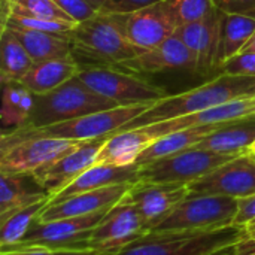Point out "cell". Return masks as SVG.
<instances>
[{"mask_svg":"<svg viewBox=\"0 0 255 255\" xmlns=\"http://www.w3.org/2000/svg\"><path fill=\"white\" fill-rule=\"evenodd\" d=\"M236 157L239 155L190 148L182 152L139 166V179L157 184L188 185L190 182L202 178L203 175Z\"/></svg>","mask_w":255,"mask_h":255,"instance_id":"obj_9","label":"cell"},{"mask_svg":"<svg viewBox=\"0 0 255 255\" xmlns=\"http://www.w3.org/2000/svg\"><path fill=\"white\" fill-rule=\"evenodd\" d=\"M226 13H239L255 18V0H212Z\"/></svg>","mask_w":255,"mask_h":255,"instance_id":"obj_37","label":"cell"},{"mask_svg":"<svg viewBox=\"0 0 255 255\" xmlns=\"http://www.w3.org/2000/svg\"><path fill=\"white\" fill-rule=\"evenodd\" d=\"M131 185L133 184H123V185H114V187L73 194L54 205H48L43 209V212L37 217V220L54 221V220L76 218V217L97 214L102 211H109L112 206H115L118 202L123 200V197L127 194Z\"/></svg>","mask_w":255,"mask_h":255,"instance_id":"obj_17","label":"cell"},{"mask_svg":"<svg viewBox=\"0 0 255 255\" xmlns=\"http://www.w3.org/2000/svg\"><path fill=\"white\" fill-rule=\"evenodd\" d=\"M255 31V18L239 15V13H226L223 12L218 30V43L215 54V69L220 67L241 54L247 42L251 39Z\"/></svg>","mask_w":255,"mask_h":255,"instance_id":"obj_26","label":"cell"},{"mask_svg":"<svg viewBox=\"0 0 255 255\" xmlns=\"http://www.w3.org/2000/svg\"><path fill=\"white\" fill-rule=\"evenodd\" d=\"M155 140L145 128L123 130L111 134L103 143L96 164L131 166L136 164L140 154Z\"/></svg>","mask_w":255,"mask_h":255,"instance_id":"obj_21","label":"cell"},{"mask_svg":"<svg viewBox=\"0 0 255 255\" xmlns=\"http://www.w3.org/2000/svg\"><path fill=\"white\" fill-rule=\"evenodd\" d=\"M253 96H255V76H235L221 73L215 79L197 88L158 100L137 118L126 124L120 131L146 127Z\"/></svg>","mask_w":255,"mask_h":255,"instance_id":"obj_1","label":"cell"},{"mask_svg":"<svg viewBox=\"0 0 255 255\" xmlns=\"http://www.w3.org/2000/svg\"><path fill=\"white\" fill-rule=\"evenodd\" d=\"M49 199H45L31 206L19 209L10 214L9 217H6L4 220H1L0 221V248L10 247L19 242L27 233V230L30 229V226L33 224V221L37 220V217L48 206Z\"/></svg>","mask_w":255,"mask_h":255,"instance_id":"obj_30","label":"cell"},{"mask_svg":"<svg viewBox=\"0 0 255 255\" xmlns=\"http://www.w3.org/2000/svg\"><path fill=\"white\" fill-rule=\"evenodd\" d=\"M117 106V102L100 96L75 76L57 90L36 96L33 111L21 128H42Z\"/></svg>","mask_w":255,"mask_h":255,"instance_id":"obj_5","label":"cell"},{"mask_svg":"<svg viewBox=\"0 0 255 255\" xmlns=\"http://www.w3.org/2000/svg\"><path fill=\"white\" fill-rule=\"evenodd\" d=\"M55 255H103L93 250H84V251H58Z\"/></svg>","mask_w":255,"mask_h":255,"instance_id":"obj_40","label":"cell"},{"mask_svg":"<svg viewBox=\"0 0 255 255\" xmlns=\"http://www.w3.org/2000/svg\"><path fill=\"white\" fill-rule=\"evenodd\" d=\"M188 194L190 191L187 185L139 181L130 187L123 200L134 206L149 232L157 223H160L166 215H169Z\"/></svg>","mask_w":255,"mask_h":255,"instance_id":"obj_14","label":"cell"},{"mask_svg":"<svg viewBox=\"0 0 255 255\" xmlns=\"http://www.w3.org/2000/svg\"><path fill=\"white\" fill-rule=\"evenodd\" d=\"M221 73L235 76H255V52H241L220 67Z\"/></svg>","mask_w":255,"mask_h":255,"instance_id":"obj_34","label":"cell"},{"mask_svg":"<svg viewBox=\"0 0 255 255\" xmlns=\"http://www.w3.org/2000/svg\"><path fill=\"white\" fill-rule=\"evenodd\" d=\"M253 157H254V160H255V155H253Z\"/></svg>","mask_w":255,"mask_h":255,"instance_id":"obj_44","label":"cell"},{"mask_svg":"<svg viewBox=\"0 0 255 255\" xmlns=\"http://www.w3.org/2000/svg\"><path fill=\"white\" fill-rule=\"evenodd\" d=\"M239 200L224 196L188 194L169 215L149 232L167 230H212L235 224Z\"/></svg>","mask_w":255,"mask_h":255,"instance_id":"obj_7","label":"cell"},{"mask_svg":"<svg viewBox=\"0 0 255 255\" xmlns=\"http://www.w3.org/2000/svg\"><path fill=\"white\" fill-rule=\"evenodd\" d=\"M190 194L245 199L255 194V160L251 154L239 155L202 178L190 182Z\"/></svg>","mask_w":255,"mask_h":255,"instance_id":"obj_12","label":"cell"},{"mask_svg":"<svg viewBox=\"0 0 255 255\" xmlns=\"http://www.w3.org/2000/svg\"><path fill=\"white\" fill-rule=\"evenodd\" d=\"M7 15H22L46 19L73 21L54 0H1V18Z\"/></svg>","mask_w":255,"mask_h":255,"instance_id":"obj_31","label":"cell"},{"mask_svg":"<svg viewBox=\"0 0 255 255\" xmlns=\"http://www.w3.org/2000/svg\"><path fill=\"white\" fill-rule=\"evenodd\" d=\"M108 211L97 214L63 218L54 221L34 220L24 238L15 245L0 248L1 253L22 251V250H43V251H84L90 250V238L94 227L103 220Z\"/></svg>","mask_w":255,"mask_h":255,"instance_id":"obj_6","label":"cell"},{"mask_svg":"<svg viewBox=\"0 0 255 255\" xmlns=\"http://www.w3.org/2000/svg\"><path fill=\"white\" fill-rule=\"evenodd\" d=\"M127 13L99 10L94 16L78 22L72 30V57L85 67H117L133 60L140 51L131 43L126 28Z\"/></svg>","mask_w":255,"mask_h":255,"instance_id":"obj_2","label":"cell"},{"mask_svg":"<svg viewBox=\"0 0 255 255\" xmlns=\"http://www.w3.org/2000/svg\"><path fill=\"white\" fill-rule=\"evenodd\" d=\"M9 27L21 40L27 52L30 54L34 63L46 61V60H58L72 57L73 43H72V31L70 33H51L40 30H30L16 25H4Z\"/></svg>","mask_w":255,"mask_h":255,"instance_id":"obj_25","label":"cell"},{"mask_svg":"<svg viewBox=\"0 0 255 255\" xmlns=\"http://www.w3.org/2000/svg\"><path fill=\"white\" fill-rule=\"evenodd\" d=\"M3 85V97H1V123L4 130L10 127V130H16L24 127L27 123L33 106L36 94H33L28 88H25L19 81H6ZM9 130V131H10Z\"/></svg>","mask_w":255,"mask_h":255,"instance_id":"obj_28","label":"cell"},{"mask_svg":"<svg viewBox=\"0 0 255 255\" xmlns=\"http://www.w3.org/2000/svg\"><path fill=\"white\" fill-rule=\"evenodd\" d=\"M221 126H224V124L191 127V128H185V130H179V131H173V133L164 134V136L155 139L140 154V157L137 158L136 164L137 166H143V164H148L151 161H155V160H160V158H164V157L182 152L185 149L194 148L199 142H202L206 136H209L211 133L218 130Z\"/></svg>","mask_w":255,"mask_h":255,"instance_id":"obj_27","label":"cell"},{"mask_svg":"<svg viewBox=\"0 0 255 255\" xmlns=\"http://www.w3.org/2000/svg\"><path fill=\"white\" fill-rule=\"evenodd\" d=\"M90 1H91L94 6H97V7H99V10H100V9L103 7V4L106 3V0H90Z\"/></svg>","mask_w":255,"mask_h":255,"instance_id":"obj_42","label":"cell"},{"mask_svg":"<svg viewBox=\"0 0 255 255\" xmlns=\"http://www.w3.org/2000/svg\"><path fill=\"white\" fill-rule=\"evenodd\" d=\"M178 25H185L208 16L215 4L212 0H166Z\"/></svg>","mask_w":255,"mask_h":255,"instance_id":"obj_32","label":"cell"},{"mask_svg":"<svg viewBox=\"0 0 255 255\" xmlns=\"http://www.w3.org/2000/svg\"><path fill=\"white\" fill-rule=\"evenodd\" d=\"M78 78L103 97L117 102L120 106L154 105L167 97V91L133 73L115 67H85Z\"/></svg>","mask_w":255,"mask_h":255,"instance_id":"obj_8","label":"cell"},{"mask_svg":"<svg viewBox=\"0 0 255 255\" xmlns=\"http://www.w3.org/2000/svg\"><path fill=\"white\" fill-rule=\"evenodd\" d=\"M78 22L63 21V19H46V18H33L22 15H7L1 18V27L4 25H16L30 30L51 31V33H70Z\"/></svg>","mask_w":255,"mask_h":255,"instance_id":"obj_33","label":"cell"},{"mask_svg":"<svg viewBox=\"0 0 255 255\" xmlns=\"http://www.w3.org/2000/svg\"><path fill=\"white\" fill-rule=\"evenodd\" d=\"M255 221V194L239 199V211L235 220L236 226H247Z\"/></svg>","mask_w":255,"mask_h":255,"instance_id":"obj_38","label":"cell"},{"mask_svg":"<svg viewBox=\"0 0 255 255\" xmlns=\"http://www.w3.org/2000/svg\"><path fill=\"white\" fill-rule=\"evenodd\" d=\"M84 140L33 137L0 148L1 175H27L58 160Z\"/></svg>","mask_w":255,"mask_h":255,"instance_id":"obj_10","label":"cell"},{"mask_svg":"<svg viewBox=\"0 0 255 255\" xmlns=\"http://www.w3.org/2000/svg\"><path fill=\"white\" fill-rule=\"evenodd\" d=\"M79 72L81 66L76 63L73 57L46 60L33 63L30 70L22 76L19 82L33 94L42 96L57 90L67 81L73 79L75 76L79 75Z\"/></svg>","mask_w":255,"mask_h":255,"instance_id":"obj_24","label":"cell"},{"mask_svg":"<svg viewBox=\"0 0 255 255\" xmlns=\"http://www.w3.org/2000/svg\"><path fill=\"white\" fill-rule=\"evenodd\" d=\"M115 69L128 73H158L167 69H190L194 72V58L181 37L175 33L158 46L143 51L133 60L118 64Z\"/></svg>","mask_w":255,"mask_h":255,"instance_id":"obj_19","label":"cell"},{"mask_svg":"<svg viewBox=\"0 0 255 255\" xmlns=\"http://www.w3.org/2000/svg\"><path fill=\"white\" fill-rule=\"evenodd\" d=\"M255 142V115L230 121L218 130L206 136L194 148L208 149L220 154L244 155L250 154V148Z\"/></svg>","mask_w":255,"mask_h":255,"instance_id":"obj_22","label":"cell"},{"mask_svg":"<svg viewBox=\"0 0 255 255\" xmlns=\"http://www.w3.org/2000/svg\"><path fill=\"white\" fill-rule=\"evenodd\" d=\"M139 166H108V164H94L88 170H85L78 179H75L67 188L61 193L52 196L48 205H54L63 199H67L73 194L100 190L114 185L123 184H136L139 182Z\"/></svg>","mask_w":255,"mask_h":255,"instance_id":"obj_20","label":"cell"},{"mask_svg":"<svg viewBox=\"0 0 255 255\" xmlns=\"http://www.w3.org/2000/svg\"><path fill=\"white\" fill-rule=\"evenodd\" d=\"M178 27L179 25L166 0L127 13L126 16L128 39L140 54L167 40L176 33Z\"/></svg>","mask_w":255,"mask_h":255,"instance_id":"obj_15","label":"cell"},{"mask_svg":"<svg viewBox=\"0 0 255 255\" xmlns=\"http://www.w3.org/2000/svg\"><path fill=\"white\" fill-rule=\"evenodd\" d=\"M241 52H255V31L254 34L251 36V39L247 42V45L244 46V49Z\"/></svg>","mask_w":255,"mask_h":255,"instance_id":"obj_41","label":"cell"},{"mask_svg":"<svg viewBox=\"0 0 255 255\" xmlns=\"http://www.w3.org/2000/svg\"><path fill=\"white\" fill-rule=\"evenodd\" d=\"M51 196L31 173L1 175L0 178V221L10 214L31 206Z\"/></svg>","mask_w":255,"mask_h":255,"instance_id":"obj_23","label":"cell"},{"mask_svg":"<svg viewBox=\"0 0 255 255\" xmlns=\"http://www.w3.org/2000/svg\"><path fill=\"white\" fill-rule=\"evenodd\" d=\"M54 1L76 22H82L99 12V7L94 6L90 0H54Z\"/></svg>","mask_w":255,"mask_h":255,"instance_id":"obj_35","label":"cell"},{"mask_svg":"<svg viewBox=\"0 0 255 255\" xmlns=\"http://www.w3.org/2000/svg\"><path fill=\"white\" fill-rule=\"evenodd\" d=\"M146 233V224L134 206L121 200L94 227L90 238V250L103 255H115Z\"/></svg>","mask_w":255,"mask_h":255,"instance_id":"obj_11","label":"cell"},{"mask_svg":"<svg viewBox=\"0 0 255 255\" xmlns=\"http://www.w3.org/2000/svg\"><path fill=\"white\" fill-rule=\"evenodd\" d=\"M33 60L18 36L9 28L0 31V76L1 82L21 81L33 66Z\"/></svg>","mask_w":255,"mask_h":255,"instance_id":"obj_29","label":"cell"},{"mask_svg":"<svg viewBox=\"0 0 255 255\" xmlns=\"http://www.w3.org/2000/svg\"><path fill=\"white\" fill-rule=\"evenodd\" d=\"M223 10L217 6L214 10L194 22L178 27L176 34L185 43L188 51L194 58V72L196 73H208L215 69V54L218 43V30L221 21Z\"/></svg>","mask_w":255,"mask_h":255,"instance_id":"obj_18","label":"cell"},{"mask_svg":"<svg viewBox=\"0 0 255 255\" xmlns=\"http://www.w3.org/2000/svg\"><path fill=\"white\" fill-rule=\"evenodd\" d=\"M108 137L84 140L66 155L34 170L31 175L40 184V187L52 197L67 188L85 170L96 164L97 155Z\"/></svg>","mask_w":255,"mask_h":255,"instance_id":"obj_13","label":"cell"},{"mask_svg":"<svg viewBox=\"0 0 255 255\" xmlns=\"http://www.w3.org/2000/svg\"><path fill=\"white\" fill-rule=\"evenodd\" d=\"M151 106L152 105L117 106L112 109L94 112L90 115H84L66 123H60L42 128H16L10 131H3L0 148L33 137H57V139H70V140H93V139L108 137L120 131L126 124L137 118Z\"/></svg>","mask_w":255,"mask_h":255,"instance_id":"obj_4","label":"cell"},{"mask_svg":"<svg viewBox=\"0 0 255 255\" xmlns=\"http://www.w3.org/2000/svg\"><path fill=\"white\" fill-rule=\"evenodd\" d=\"M160 1L163 0H106V3L100 10L112 12V13H131Z\"/></svg>","mask_w":255,"mask_h":255,"instance_id":"obj_36","label":"cell"},{"mask_svg":"<svg viewBox=\"0 0 255 255\" xmlns=\"http://www.w3.org/2000/svg\"><path fill=\"white\" fill-rule=\"evenodd\" d=\"M247 238L244 226L212 230L148 232L115 255H236V245Z\"/></svg>","mask_w":255,"mask_h":255,"instance_id":"obj_3","label":"cell"},{"mask_svg":"<svg viewBox=\"0 0 255 255\" xmlns=\"http://www.w3.org/2000/svg\"><path fill=\"white\" fill-rule=\"evenodd\" d=\"M250 115H255V96L238 99V100H233V102H229V103H224V105H220L215 108H209L206 111H200V112L184 115L179 118L161 121V123L151 124V126L140 127V128H145L155 139H158V137L173 133V131H179V130L191 128V127H202V126L226 124V123L241 120V118H245Z\"/></svg>","mask_w":255,"mask_h":255,"instance_id":"obj_16","label":"cell"},{"mask_svg":"<svg viewBox=\"0 0 255 255\" xmlns=\"http://www.w3.org/2000/svg\"><path fill=\"white\" fill-rule=\"evenodd\" d=\"M248 152H250L251 155H255V142L251 145V148H250V151H248Z\"/></svg>","mask_w":255,"mask_h":255,"instance_id":"obj_43","label":"cell"},{"mask_svg":"<svg viewBox=\"0 0 255 255\" xmlns=\"http://www.w3.org/2000/svg\"><path fill=\"white\" fill-rule=\"evenodd\" d=\"M0 255H55V253H52V251H43V250H22V251L0 253Z\"/></svg>","mask_w":255,"mask_h":255,"instance_id":"obj_39","label":"cell"}]
</instances>
